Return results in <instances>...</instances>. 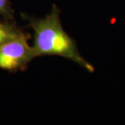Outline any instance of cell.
Returning <instances> with one entry per match:
<instances>
[{"label":"cell","mask_w":125,"mask_h":125,"mask_svg":"<svg viewBox=\"0 0 125 125\" xmlns=\"http://www.w3.org/2000/svg\"><path fill=\"white\" fill-rule=\"evenodd\" d=\"M29 24L33 31V47L37 57L61 56L90 72L94 71L93 66L79 53L76 41L64 30L56 6H54L51 13L44 18H30Z\"/></svg>","instance_id":"6da1fadb"},{"label":"cell","mask_w":125,"mask_h":125,"mask_svg":"<svg viewBox=\"0 0 125 125\" xmlns=\"http://www.w3.org/2000/svg\"><path fill=\"white\" fill-rule=\"evenodd\" d=\"M36 57V52L28 43L25 35L0 45V69L22 70Z\"/></svg>","instance_id":"7a4b0ae2"},{"label":"cell","mask_w":125,"mask_h":125,"mask_svg":"<svg viewBox=\"0 0 125 125\" xmlns=\"http://www.w3.org/2000/svg\"><path fill=\"white\" fill-rule=\"evenodd\" d=\"M23 35L24 34L12 27L0 24V45Z\"/></svg>","instance_id":"3957f363"},{"label":"cell","mask_w":125,"mask_h":125,"mask_svg":"<svg viewBox=\"0 0 125 125\" xmlns=\"http://www.w3.org/2000/svg\"><path fill=\"white\" fill-rule=\"evenodd\" d=\"M6 9V0H0V12H5Z\"/></svg>","instance_id":"277c9868"}]
</instances>
